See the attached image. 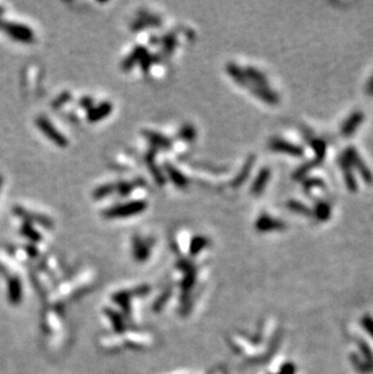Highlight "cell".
I'll use <instances>...</instances> for the list:
<instances>
[{
	"label": "cell",
	"instance_id": "6da1fadb",
	"mask_svg": "<svg viewBox=\"0 0 373 374\" xmlns=\"http://www.w3.org/2000/svg\"><path fill=\"white\" fill-rule=\"evenodd\" d=\"M147 207L148 203L143 201V200H133V201H128L126 203H123V205H117L108 208V210L104 211L103 216L109 219L126 218V217H132L143 212Z\"/></svg>",
	"mask_w": 373,
	"mask_h": 374
},
{
	"label": "cell",
	"instance_id": "7a4b0ae2",
	"mask_svg": "<svg viewBox=\"0 0 373 374\" xmlns=\"http://www.w3.org/2000/svg\"><path fill=\"white\" fill-rule=\"evenodd\" d=\"M0 29L13 38L15 40L21 41V43H33L34 41V33L31 28L27 26L18 23H12V22L0 20Z\"/></svg>",
	"mask_w": 373,
	"mask_h": 374
},
{
	"label": "cell",
	"instance_id": "3957f363",
	"mask_svg": "<svg viewBox=\"0 0 373 374\" xmlns=\"http://www.w3.org/2000/svg\"><path fill=\"white\" fill-rule=\"evenodd\" d=\"M37 126L45 133V136L48 137L49 139H51V141L57 145V147L64 148L68 145V139L65 138V137L63 136L62 132L57 130L54 126V124H52L50 120L46 119L45 117L38 118Z\"/></svg>",
	"mask_w": 373,
	"mask_h": 374
},
{
	"label": "cell",
	"instance_id": "277c9868",
	"mask_svg": "<svg viewBox=\"0 0 373 374\" xmlns=\"http://www.w3.org/2000/svg\"><path fill=\"white\" fill-rule=\"evenodd\" d=\"M344 156L348 159L349 164L352 165V167H355L359 172H360L361 177L365 182L367 183H372L373 182V175L371 172V170L366 166L361 156L359 155L358 150L355 149L354 147H348L347 149L344 150Z\"/></svg>",
	"mask_w": 373,
	"mask_h": 374
},
{
	"label": "cell",
	"instance_id": "5b68a950",
	"mask_svg": "<svg viewBox=\"0 0 373 374\" xmlns=\"http://www.w3.org/2000/svg\"><path fill=\"white\" fill-rule=\"evenodd\" d=\"M269 148L271 150H275V152L286 153L292 156H302L304 154L303 147L295 144V143H291L289 141H286V139L279 138V137L270 139Z\"/></svg>",
	"mask_w": 373,
	"mask_h": 374
},
{
	"label": "cell",
	"instance_id": "8992f818",
	"mask_svg": "<svg viewBox=\"0 0 373 374\" xmlns=\"http://www.w3.org/2000/svg\"><path fill=\"white\" fill-rule=\"evenodd\" d=\"M246 89H249V91L253 93L254 96L259 98V100L264 101L268 104H276L279 103L280 97L279 95L273 90H270L268 86H263V85H257L253 82H249Z\"/></svg>",
	"mask_w": 373,
	"mask_h": 374
},
{
	"label": "cell",
	"instance_id": "52a82bcc",
	"mask_svg": "<svg viewBox=\"0 0 373 374\" xmlns=\"http://www.w3.org/2000/svg\"><path fill=\"white\" fill-rule=\"evenodd\" d=\"M13 211H15V213L17 214L18 217H22V218H23L27 223H31V224L32 223H37V224L43 225L44 228H48V229H50V228L54 227V222H52V219L46 216H43V214H40V213L29 212V211L24 210L23 207H15L13 208Z\"/></svg>",
	"mask_w": 373,
	"mask_h": 374
},
{
	"label": "cell",
	"instance_id": "ba28073f",
	"mask_svg": "<svg viewBox=\"0 0 373 374\" xmlns=\"http://www.w3.org/2000/svg\"><path fill=\"white\" fill-rule=\"evenodd\" d=\"M364 113L363 112H354L353 114H350L347 119L344 120V123L342 124L341 127V133L344 137L352 136L354 132L356 131V128L361 125L364 122Z\"/></svg>",
	"mask_w": 373,
	"mask_h": 374
},
{
	"label": "cell",
	"instance_id": "9c48e42d",
	"mask_svg": "<svg viewBox=\"0 0 373 374\" xmlns=\"http://www.w3.org/2000/svg\"><path fill=\"white\" fill-rule=\"evenodd\" d=\"M286 227L285 222L280 219L274 218V217L268 216V214H260L258 219L256 221V229L258 232H270V230H279L284 229Z\"/></svg>",
	"mask_w": 373,
	"mask_h": 374
},
{
	"label": "cell",
	"instance_id": "30bf717a",
	"mask_svg": "<svg viewBox=\"0 0 373 374\" xmlns=\"http://www.w3.org/2000/svg\"><path fill=\"white\" fill-rule=\"evenodd\" d=\"M113 111V104L111 102H102L97 107H92L87 112V120L91 123H97L108 117Z\"/></svg>",
	"mask_w": 373,
	"mask_h": 374
},
{
	"label": "cell",
	"instance_id": "8fae6325",
	"mask_svg": "<svg viewBox=\"0 0 373 374\" xmlns=\"http://www.w3.org/2000/svg\"><path fill=\"white\" fill-rule=\"evenodd\" d=\"M338 164H339V167L342 169L343 173H344V180H345V184H347L348 189L352 191H355L356 189H358V184H356V180L353 175L352 165L349 164V161H348V159L345 158L344 154L339 155Z\"/></svg>",
	"mask_w": 373,
	"mask_h": 374
},
{
	"label": "cell",
	"instance_id": "7c38bea8",
	"mask_svg": "<svg viewBox=\"0 0 373 374\" xmlns=\"http://www.w3.org/2000/svg\"><path fill=\"white\" fill-rule=\"evenodd\" d=\"M165 170L167 172V176H169L170 180L174 182V184L176 187H178L180 189H186L188 187V180L177 167H175L174 165L170 164V162H166L165 164Z\"/></svg>",
	"mask_w": 373,
	"mask_h": 374
},
{
	"label": "cell",
	"instance_id": "4fadbf2b",
	"mask_svg": "<svg viewBox=\"0 0 373 374\" xmlns=\"http://www.w3.org/2000/svg\"><path fill=\"white\" fill-rule=\"evenodd\" d=\"M143 134L145 138L152 143V144H154L155 147L165 148V149H170V148H171V145H172L171 139L167 138V137L165 136H163V134L159 133V132H155L152 130H144Z\"/></svg>",
	"mask_w": 373,
	"mask_h": 374
},
{
	"label": "cell",
	"instance_id": "5bb4252c",
	"mask_svg": "<svg viewBox=\"0 0 373 374\" xmlns=\"http://www.w3.org/2000/svg\"><path fill=\"white\" fill-rule=\"evenodd\" d=\"M270 178V170L268 167H264L259 171L258 175H257L256 180L253 181V184L251 187V191L252 194L254 195H260V192L265 189L267 187L268 181Z\"/></svg>",
	"mask_w": 373,
	"mask_h": 374
},
{
	"label": "cell",
	"instance_id": "9a60e30c",
	"mask_svg": "<svg viewBox=\"0 0 373 374\" xmlns=\"http://www.w3.org/2000/svg\"><path fill=\"white\" fill-rule=\"evenodd\" d=\"M145 161H147L148 167H149V171H150V173H152V176H153V178L155 180V182L158 183L160 187H163L164 184H165V177H164L161 170L159 169L158 166H156L154 153H153V152L148 153L147 156H145Z\"/></svg>",
	"mask_w": 373,
	"mask_h": 374
},
{
	"label": "cell",
	"instance_id": "2e32d148",
	"mask_svg": "<svg viewBox=\"0 0 373 374\" xmlns=\"http://www.w3.org/2000/svg\"><path fill=\"white\" fill-rule=\"evenodd\" d=\"M227 71H228L229 75L232 76L233 80L237 81L239 85L245 87L248 86L249 80L248 79V76H246L245 71H244L240 65L235 64V63H228V64H227Z\"/></svg>",
	"mask_w": 373,
	"mask_h": 374
},
{
	"label": "cell",
	"instance_id": "e0dca14e",
	"mask_svg": "<svg viewBox=\"0 0 373 374\" xmlns=\"http://www.w3.org/2000/svg\"><path fill=\"white\" fill-rule=\"evenodd\" d=\"M144 54H147V51H145V49L143 48V46H137V48H135V50L131 52V54L126 57L124 61H123L122 63L123 70H130L137 62L141 61V59L144 56Z\"/></svg>",
	"mask_w": 373,
	"mask_h": 374
},
{
	"label": "cell",
	"instance_id": "ac0fdd59",
	"mask_svg": "<svg viewBox=\"0 0 373 374\" xmlns=\"http://www.w3.org/2000/svg\"><path fill=\"white\" fill-rule=\"evenodd\" d=\"M254 160H256V158H254V156H249L248 160H246L245 165H244L243 169H241V171L239 172V175L237 176V177H235V180L233 181L232 186L234 187V188H238V187H240L241 184H243L246 180H248L249 173H251L252 166H253V164H254Z\"/></svg>",
	"mask_w": 373,
	"mask_h": 374
},
{
	"label": "cell",
	"instance_id": "d6986e66",
	"mask_svg": "<svg viewBox=\"0 0 373 374\" xmlns=\"http://www.w3.org/2000/svg\"><path fill=\"white\" fill-rule=\"evenodd\" d=\"M244 71H245L249 82H253V84L257 85H263V86H268L267 76H265V74L262 73L260 70L256 69V68L253 67H248L244 69Z\"/></svg>",
	"mask_w": 373,
	"mask_h": 374
},
{
	"label": "cell",
	"instance_id": "ffe728a7",
	"mask_svg": "<svg viewBox=\"0 0 373 374\" xmlns=\"http://www.w3.org/2000/svg\"><path fill=\"white\" fill-rule=\"evenodd\" d=\"M314 213L320 221H327L331 216V206L326 201H317L315 205Z\"/></svg>",
	"mask_w": 373,
	"mask_h": 374
},
{
	"label": "cell",
	"instance_id": "44dd1931",
	"mask_svg": "<svg viewBox=\"0 0 373 374\" xmlns=\"http://www.w3.org/2000/svg\"><path fill=\"white\" fill-rule=\"evenodd\" d=\"M311 148L314 149L315 155H316V160L322 162L323 159H325V154H326V143L322 139H317V138H311Z\"/></svg>",
	"mask_w": 373,
	"mask_h": 374
},
{
	"label": "cell",
	"instance_id": "7402d4cb",
	"mask_svg": "<svg viewBox=\"0 0 373 374\" xmlns=\"http://www.w3.org/2000/svg\"><path fill=\"white\" fill-rule=\"evenodd\" d=\"M178 137H180L181 139H183V141L186 142H191L195 139L196 137V130L194 126L191 125H183L182 127H181L180 132H178Z\"/></svg>",
	"mask_w": 373,
	"mask_h": 374
},
{
	"label": "cell",
	"instance_id": "603a6c76",
	"mask_svg": "<svg viewBox=\"0 0 373 374\" xmlns=\"http://www.w3.org/2000/svg\"><path fill=\"white\" fill-rule=\"evenodd\" d=\"M115 190V184H103V186L98 187L93 190V197L95 199H103V197L108 196L112 192Z\"/></svg>",
	"mask_w": 373,
	"mask_h": 374
},
{
	"label": "cell",
	"instance_id": "cb8c5ba5",
	"mask_svg": "<svg viewBox=\"0 0 373 374\" xmlns=\"http://www.w3.org/2000/svg\"><path fill=\"white\" fill-rule=\"evenodd\" d=\"M287 207H289L290 210L295 211V212H297L300 214H304V216L311 217L312 214V211L308 207V206H306L304 203H301L298 201H289L287 202Z\"/></svg>",
	"mask_w": 373,
	"mask_h": 374
},
{
	"label": "cell",
	"instance_id": "d4e9b609",
	"mask_svg": "<svg viewBox=\"0 0 373 374\" xmlns=\"http://www.w3.org/2000/svg\"><path fill=\"white\" fill-rule=\"evenodd\" d=\"M137 186V181L135 182H120L115 186V190L119 192L122 196H127L131 191L133 190V188Z\"/></svg>",
	"mask_w": 373,
	"mask_h": 374
},
{
	"label": "cell",
	"instance_id": "484cf974",
	"mask_svg": "<svg viewBox=\"0 0 373 374\" xmlns=\"http://www.w3.org/2000/svg\"><path fill=\"white\" fill-rule=\"evenodd\" d=\"M22 233H23L26 236H28V238L33 241L42 240V235H40L39 233H37L34 229H33L31 223L26 222L23 225H22Z\"/></svg>",
	"mask_w": 373,
	"mask_h": 374
},
{
	"label": "cell",
	"instance_id": "4316f807",
	"mask_svg": "<svg viewBox=\"0 0 373 374\" xmlns=\"http://www.w3.org/2000/svg\"><path fill=\"white\" fill-rule=\"evenodd\" d=\"M161 43L164 44V51H165L166 54H171L177 44L176 37H175L174 34H167L166 37H164L163 39H161Z\"/></svg>",
	"mask_w": 373,
	"mask_h": 374
},
{
	"label": "cell",
	"instance_id": "83f0119b",
	"mask_svg": "<svg viewBox=\"0 0 373 374\" xmlns=\"http://www.w3.org/2000/svg\"><path fill=\"white\" fill-rule=\"evenodd\" d=\"M206 243H207V240L205 238H202V236H196V238H194L193 243H191V246H190L191 253L194 254V253L199 252L202 247L206 246Z\"/></svg>",
	"mask_w": 373,
	"mask_h": 374
},
{
	"label": "cell",
	"instance_id": "f1b7e54d",
	"mask_svg": "<svg viewBox=\"0 0 373 374\" xmlns=\"http://www.w3.org/2000/svg\"><path fill=\"white\" fill-rule=\"evenodd\" d=\"M314 187H317V188H323V182L319 178H311V180L306 181L304 182V189H306L307 192H309L311 189L314 188Z\"/></svg>",
	"mask_w": 373,
	"mask_h": 374
},
{
	"label": "cell",
	"instance_id": "f546056e",
	"mask_svg": "<svg viewBox=\"0 0 373 374\" xmlns=\"http://www.w3.org/2000/svg\"><path fill=\"white\" fill-rule=\"evenodd\" d=\"M153 61H154V59H153L152 55H149L148 52H147V54H144V56L142 57L141 61H139V63H141L142 69H143L144 73H147V71L149 70V68H150V65H152Z\"/></svg>",
	"mask_w": 373,
	"mask_h": 374
},
{
	"label": "cell",
	"instance_id": "4dcf8cb0",
	"mask_svg": "<svg viewBox=\"0 0 373 374\" xmlns=\"http://www.w3.org/2000/svg\"><path fill=\"white\" fill-rule=\"evenodd\" d=\"M69 100H70V93L64 92V93H62L61 96H59V97H57L54 102H52V107H54L55 109H57V108H60L61 106H63L65 102H68Z\"/></svg>",
	"mask_w": 373,
	"mask_h": 374
},
{
	"label": "cell",
	"instance_id": "1f68e13d",
	"mask_svg": "<svg viewBox=\"0 0 373 374\" xmlns=\"http://www.w3.org/2000/svg\"><path fill=\"white\" fill-rule=\"evenodd\" d=\"M80 104L83 108H92L93 101H92V98H90V97H84V98H81Z\"/></svg>",
	"mask_w": 373,
	"mask_h": 374
},
{
	"label": "cell",
	"instance_id": "d6a6232c",
	"mask_svg": "<svg viewBox=\"0 0 373 374\" xmlns=\"http://www.w3.org/2000/svg\"><path fill=\"white\" fill-rule=\"evenodd\" d=\"M366 93L370 96H373V74L366 84Z\"/></svg>",
	"mask_w": 373,
	"mask_h": 374
},
{
	"label": "cell",
	"instance_id": "836d02e7",
	"mask_svg": "<svg viewBox=\"0 0 373 374\" xmlns=\"http://www.w3.org/2000/svg\"><path fill=\"white\" fill-rule=\"evenodd\" d=\"M1 184H2V177L0 176V188H1Z\"/></svg>",
	"mask_w": 373,
	"mask_h": 374
},
{
	"label": "cell",
	"instance_id": "e575fe53",
	"mask_svg": "<svg viewBox=\"0 0 373 374\" xmlns=\"http://www.w3.org/2000/svg\"><path fill=\"white\" fill-rule=\"evenodd\" d=\"M1 13H2V9H0V15H1Z\"/></svg>",
	"mask_w": 373,
	"mask_h": 374
}]
</instances>
